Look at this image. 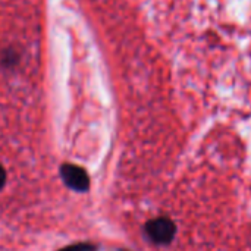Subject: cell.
<instances>
[{
	"label": "cell",
	"instance_id": "cell-1",
	"mask_svg": "<svg viewBox=\"0 0 251 251\" xmlns=\"http://www.w3.org/2000/svg\"><path fill=\"white\" fill-rule=\"evenodd\" d=\"M146 231L149 238L156 244H169L176 234L175 225L165 218L150 221L146 226Z\"/></svg>",
	"mask_w": 251,
	"mask_h": 251
},
{
	"label": "cell",
	"instance_id": "cell-2",
	"mask_svg": "<svg viewBox=\"0 0 251 251\" xmlns=\"http://www.w3.org/2000/svg\"><path fill=\"white\" fill-rule=\"evenodd\" d=\"M62 178L65 181V184L68 187H71L75 191L84 193L88 190L90 187V178L87 175V172L84 169H81L79 166L75 165H63L62 166Z\"/></svg>",
	"mask_w": 251,
	"mask_h": 251
},
{
	"label": "cell",
	"instance_id": "cell-3",
	"mask_svg": "<svg viewBox=\"0 0 251 251\" xmlns=\"http://www.w3.org/2000/svg\"><path fill=\"white\" fill-rule=\"evenodd\" d=\"M62 251H93V247L90 246H75V247H69V249H65Z\"/></svg>",
	"mask_w": 251,
	"mask_h": 251
},
{
	"label": "cell",
	"instance_id": "cell-4",
	"mask_svg": "<svg viewBox=\"0 0 251 251\" xmlns=\"http://www.w3.org/2000/svg\"><path fill=\"white\" fill-rule=\"evenodd\" d=\"M4 181H6V172H4V169L0 166V188L4 185Z\"/></svg>",
	"mask_w": 251,
	"mask_h": 251
}]
</instances>
